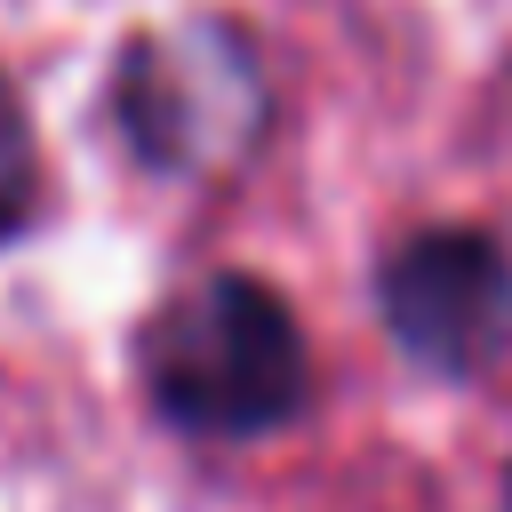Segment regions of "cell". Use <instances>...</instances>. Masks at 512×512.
<instances>
[{
	"label": "cell",
	"mask_w": 512,
	"mask_h": 512,
	"mask_svg": "<svg viewBox=\"0 0 512 512\" xmlns=\"http://www.w3.org/2000/svg\"><path fill=\"white\" fill-rule=\"evenodd\" d=\"M120 120L160 168H224L264 120L256 48L232 24H176L136 40L120 64Z\"/></svg>",
	"instance_id": "7a4b0ae2"
},
{
	"label": "cell",
	"mask_w": 512,
	"mask_h": 512,
	"mask_svg": "<svg viewBox=\"0 0 512 512\" xmlns=\"http://www.w3.org/2000/svg\"><path fill=\"white\" fill-rule=\"evenodd\" d=\"M32 200H40L32 128H24V104H16V96H8V80H0V240H8V232H24Z\"/></svg>",
	"instance_id": "277c9868"
},
{
	"label": "cell",
	"mask_w": 512,
	"mask_h": 512,
	"mask_svg": "<svg viewBox=\"0 0 512 512\" xmlns=\"http://www.w3.org/2000/svg\"><path fill=\"white\" fill-rule=\"evenodd\" d=\"M384 320L392 336L448 376H472L488 360H504L512 344V264L488 232L440 224L392 248L384 264Z\"/></svg>",
	"instance_id": "3957f363"
},
{
	"label": "cell",
	"mask_w": 512,
	"mask_h": 512,
	"mask_svg": "<svg viewBox=\"0 0 512 512\" xmlns=\"http://www.w3.org/2000/svg\"><path fill=\"white\" fill-rule=\"evenodd\" d=\"M144 384L168 424L208 440H256L304 416L312 352L296 312L264 280L208 272L144 328Z\"/></svg>",
	"instance_id": "6da1fadb"
}]
</instances>
